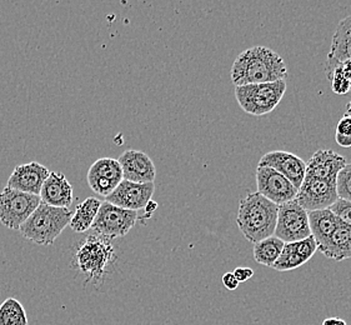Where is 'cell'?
Returning <instances> with one entry per match:
<instances>
[{
    "instance_id": "1",
    "label": "cell",
    "mask_w": 351,
    "mask_h": 325,
    "mask_svg": "<svg viewBox=\"0 0 351 325\" xmlns=\"http://www.w3.org/2000/svg\"><path fill=\"white\" fill-rule=\"evenodd\" d=\"M230 75L235 86L265 84L285 80L288 68L276 51L259 45L240 53L232 63Z\"/></svg>"
},
{
    "instance_id": "2",
    "label": "cell",
    "mask_w": 351,
    "mask_h": 325,
    "mask_svg": "<svg viewBox=\"0 0 351 325\" xmlns=\"http://www.w3.org/2000/svg\"><path fill=\"white\" fill-rule=\"evenodd\" d=\"M115 261L117 252L112 241L95 233L85 237L77 244L71 264L77 276L83 278L84 285H98L104 283Z\"/></svg>"
},
{
    "instance_id": "3",
    "label": "cell",
    "mask_w": 351,
    "mask_h": 325,
    "mask_svg": "<svg viewBox=\"0 0 351 325\" xmlns=\"http://www.w3.org/2000/svg\"><path fill=\"white\" fill-rule=\"evenodd\" d=\"M279 205L267 200L258 191L249 193L240 200L237 224L246 241L252 243L273 237L278 220Z\"/></svg>"
},
{
    "instance_id": "4",
    "label": "cell",
    "mask_w": 351,
    "mask_h": 325,
    "mask_svg": "<svg viewBox=\"0 0 351 325\" xmlns=\"http://www.w3.org/2000/svg\"><path fill=\"white\" fill-rule=\"evenodd\" d=\"M73 213L69 209L43 204L38 206L19 232L27 241L38 245H51L56 238L69 226Z\"/></svg>"
},
{
    "instance_id": "5",
    "label": "cell",
    "mask_w": 351,
    "mask_h": 325,
    "mask_svg": "<svg viewBox=\"0 0 351 325\" xmlns=\"http://www.w3.org/2000/svg\"><path fill=\"white\" fill-rule=\"evenodd\" d=\"M285 92L287 82L278 80L265 84L235 86V98L245 113L261 117L271 113L280 104Z\"/></svg>"
},
{
    "instance_id": "6",
    "label": "cell",
    "mask_w": 351,
    "mask_h": 325,
    "mask_svg": "<svg viewBox=\"0 0 351 325\" xmlns=\"http://www.w3.org/2000/svg\"><path fill=\"white\" fill-rule=\"evenodd\" d=\"M40 203L39 195L5 186L0 193V223L8 229L19 230Z\"/></svg>"
},
{
    "instance_id": "7",
    "label": "cell",
    "mask_w": 351,
    "mask_h": 325,
    "mask_svg": "<svg viewBox=\"0 0 351 325\" xmlns=\"http://www.w3.org/2000/svg\"><path fill=\"white\" fill-rule=\"evenodd\" d=\"M138 219V212L127 210L104 202L100 205L92 229L99 235L112 241L115 238L125 237L133 229Z\"/></svg>"
},
{
    "instance_id": "8",
    "label": "cell",
    "mask_w": 351,
    "mask_h": 325,
    "mask_svg": "<svg viewBox=\"0 0 351 325\" xmlns=\"http://www.w3.org/2000/svg\"><path fill=\"white\" fill-rule=\"evenodd\" d=\"M274 235L284 243L302 241L311 237L308 212L296 200L279 205Z\"/></svg>"
},
{
    "instance_id": "9",
    "label": "cell",
    "mask_w": 351,
    "mask_h": 325,
    "mask_svg": "<svg viewBox=\"0 0 351 325\" xmlns=\"http://www.w3.org/2000/svg\"><path fill=\"white\" fill-rule=\"evenodd\" d=\"M337 199V179L305 177L295 200L306 212H314L329 209Z\"/></svg>"
},
{
    "instance_id": "10",
    "label": "cell",
    "mask_w": 351,
    "mask_h": 325,
    "mask_svg": "<svg viewBox=\"0 0 351 325\" xmlns=\"http://www.w3.org/2000/svg\"><path fill=\"white\" fill-rule=\"evenodd\" d=\"M258 193L274 204L282 205L295 200L298 189L276 170L267 167L256 168Z\"/></svg>"
},
{
    "instance_id": "11",
    "label": "cell",
    "mask_w": 351,
    "mask_h": 325,
    "mask_svg": "<svg viewBox=\"0 0 351 325\" xmlns=\"http://www.w3.org/2000/svg\"><path fill=\"white\" fill-rule=\"evenodd\" d=\"M154 191V183L139 184L121 180L117 189L106 197V202L127 210L138 212L152 200Z\"/></svg>"
},
{
    "instance_id": "12",
    "label": "cell",
    "mask_w": 351,
    "mask_h": 325,
    "mask_svg": "<svg viewBox=\"0 0 351 325\" xmlns=\"http://www.w3.org/2000/svg\"><path fill=\"white\" fill-rule=\"evenodd\" d=\"M258 167H267L276 170L282 177L287 178L298 191L306 176V162L295 154L284 150H274L264 154L260 158Z\"/></svg>"
},
{
    "instance_id": "13",
    "label": "cell",
    "mask_w": 351,
    "mask_h": 325,
    "mask_svg": "<svg viewBox=\"0 0 351 325\" xmlns=\"http://www.w3.org/2000/svg\"><path fill=\"white\" fill-rule=\"evenodd\" d=\"M123 180L133 183H154L156 169L150 156L141 150H125L118 159Z\"/></svg>"
},
{
    "instance_id": "14",
    "label": "cell",
    "mask_w": 351,
    "mask_h": 325,
    "mask_svg": "<svg viewBox=\"0 0 351 325\" xmlns=\"http://www.w3.org/2000/svg\"><path fill=\"white\" fill-rule=\"evenodd\" d=\"M50 170L40 162H30L15 167L7 186L32 195H39L43 184L49 177Z\"/></svg>"
},
{
    "instance_id": "15",
    "label": "cell",
    "mask_w": 351,
    "mask_h": 325,
    "mask_svg": "<svg viewBox=\"0 0 351 325\" xmlns=\"http://www.w3.org/2000/svg\"><path fill=\"white\" fill-rule=\"evenodd\" d=\"M317 252V244L313 237L302 241L285 243L279 259L275 262L273 269L278 272H289L300 268L309 262Z\"/></svg>"
},
{
    "instance_id": "16",
    "label": "cell",
    "mask_w": 351,
    "mask_h": 325,
    "mask_svg": "<svg viewBox=\"0 0 351 325\" xmlns=\"http://www.w3.org/2000/svg\"><path fill=\"white\" fill-rule=\"evenodd\" d=\"M39 198L43 204L69 209L73 204L74 191L63 173L50 171L49 177L43 184Z\"/></svg>"
},
{
    "instance_id": "17",
    "label": "cell",
    "mask_w": 351,
    "mask_h": 325,
    "mask_svg": "<svg viewBox=\"0 0 351 325\" xmlns=\"http://www.w3.org/2000/svg\"><path fill=\"white\" fill-rule=\"evenodd\" d=\"M344 156L334 150L320 149L306 162V176L320 179H337L339 171L346 165Z\"/></svg>"
},
{
    "instance_id": "18",
    "label": "cell",
    "mask_w": 351,
    "mask_h": 325,
    "mask_svg": "<svg viewBox=\"0 0 351 325\" xmlns=\"http://www.w3.org/2000/svg\"><path fill=\"white\" fill-rule=\"evenodd\" d=\"M351 60V15L339 21L326 59V75L339 64Z\"/></svg>"
},
{
    "instance_id": "19",
    "label": "cell",
    "mask_w": 351,
    "mask_h": 325,
    "mask_svg": "<svg viewBox=\"0 0 351 325\" xmlns=\"http://www.w3.org/2000/svg\"><path fill=\"white\" fill-rule=\"evenodd\" d=\"M320 253L335 262H343L351 258V226L343 221L337 226L335 232L331 234L329 241L323 247L317 248Z\"/></svg>"
},
{
    "instance_id": "20",
    "label": "cell",
    "mask_w": 351,
    "mask_h": 325,
    "mask_svg": "<svg viewBox=\"0 0 351 325\" xmlns=\"http://www.w3.org/2000/svg\"><path fill=\"white\" fill-rule=\"evenodd\" d=\"M310 232L311 237L315 239L317 248L323 247L329 241L331 234L335 232L340 220L330 209H322L308 212Z\"/></svg>"
},
{
    "instance_id": "21",
    "label": "cell",
    "mask_w": 351,
    "mask_h": 325,
    "mask_svg": "<svg viewBox=\"0 0 351 325\" xmlns=\"http://www.w3.org/2000/svg\"><path fill=\"white\" fill-rule=\"evenodd\" d=\"M100 205L101 202L94 197L86 198L84 202L77 205L69 223L71 230H74L75 233H85L89 229H92L93 223L100 209Z\"/></svg>"
},
{
    "instance_id": "22",
    "label": "cell",
    "mask_w": 351,
    "mask_h": 325,
    "mask_svg": "<svg viewBox=\"0 0 351 325\" xmlns=\"http://www.w3.org/2000/svg\"><path fill=\"white\" fill-rule=\"evenodd\" d=\"M284 244L285 243L280 241L279 238H276L275 235L255 243L254 244V258H255V262L263 264L265 267L273 268L275 262L280 256Z\"/></svg>"
},
{
    "instance_id": "23",
    "label": "cell",
    "mask_w": 351,
    "mask_h": 325,
    "mask_svg": "<svg viewBox=\"0 0 351 325\" xmlns=\"http://www.w3.org/2000/svg\"><path fill=\"white\" fill-rule=\"evenodd\" d=\"M86 178L104 179V180L120 184V182L123 180V170L117 159L101 158L97 162H93L90 169L86 174Z\"/></svg>"
},
{
    "instance_id": "24",
    "label": "cell",
    "mask_w": 351,
    "mask_h": 325,
    "mask_svg": "<svg viewBox=\"0 0 351 325\" xmlns=\"http://www.w3.org/2000/svg\"><path fill=\"white\" fill-rule=\"evenodd\" d=\"M27 311L19 300L7 298L0 304V325H28Z\"/></svg>"
},
{
    "instance_id": "25",
    "label": "cell",
    "mask_w": 351,
    "mask_h": 325,
    "mask_svg": "<svg viewBox=\"0 0 351 325\" xmlns=\"http://www.w3.org/2000/svg\"><path fill=\"white\" fill-rule=\"evenodd\" d=\"M331 82L332 92L337 94H348L351 91V60L339 64L334 71L328 75Z\"/></svg>"
},
{
    "instance_id": "26",
    "label": "cell",
    "mask_w": 351,
    "mask_h": 325,
    "mask_svg": "<svg viewBox=\"0 0 351 325\" xmlns=\"http://www.w3.org/2000/svg\"><path fill=\"white\" fill-rule=\"evenodd\" d=\"M337 191L339 199L351 202V162L346 164L337 174Z\"/></svg>"
},
{
    "instance_id": "27",
    "label": "cell",
    "mask_w": 351,
    "mask_h": 325,
    "mask_svg": "<svg viewBox=\"0 0 351 325\" xmlns=\"http://www.w3.org/2000/svg\"><path fill=\"white\" fill-rule=\"evenodd\" d=\"M329 209L337 215L340 221H343L346 226H351V202L344 199H337Z\"/></svg>"
},
{
    "instance_id": "28",
    "label": "cell",
    "mask_w": 351,
    "mask_h": 325,
    "mask_svg": "<svg viewBox=\"0 0 351 325\" xmlns=\"http://www.w3.org/2000/svg\"><path fill=\"white\" fill-rule=\"evenodd\" d=\"M337 134L351 135V115H344L337 125Z\"/></svg>"
},
{
    "instance_id": "29",
    "label": "cell",
    "mask_w": 351,
    "mask_h": 325,
    "mask_svg": "<svg viewBox=\"0 0 351 325\" xmlns=\"http://www.w3.org/2000/svg\"><path fill=\"white\" fill-rule=\"evenodd\" d=\"M232 274L239 283H245L250 278H253L254 270L250 268H237L232 272Z\"/></svg>"
},
{
    "instance_id": "30",
    "label": "cell",
    "mask_w": 351,
    "mask_h": 325,
    "mask_svg": "<svg viewBox=\"0 0 351 325\" xmlns=\"http://www.w3.org/2000/svg\"><path fill=\"white\" fill-rule=\"evenodd\" d=\"M223 284L228 290H237L240 283L232 273H225L223 276Z\"/></svg>"
},
{
    "instance_id": "31",
    "label": "cell",
    "mask_w": 351,
    "mask_h": 325,
    "mask_svg": "<svg viewBox=\"0 0 351 325\" xmlns=\"http://www.w3.org/2000/svg\"><path fill=\"white\" fill-rule=\"evenodd\" d=\"M335 141L337 144L343 148H350L351 147V135H335Z\"/></svg>"
},
{
    "instance_id": "32",
    "label": "cell",
    "mask_w": 351,
    "mask_h": 325,
    "mask_svg": "<svg viewBox=\"0 0 351 325\" xmlns=\"http://www.w3.org/2000/svg\"><path fill=\"white\" fill-rule=\"evenodd\" d=\"M156 209H158V203L150 200L148 204H147V206H145V217L150 218Z\"/></svg>"
},
{
    "instance_id": "33",
    "label": "cell",
    "mask_w": 351,
    "mask_h": 325,
    "mask_svg": "<svg viewBox=\"0 0 351 325\" xmlns=\"http://www.w3.org/2000/svg\"><path fill=\"white\" fill-rule=\"evenodd\" d=\"M322 325H348L344 319L341 318H326Z\"/></svg>"
},
{
    "instance_id": "34",
    "label": "cell",
    "mask_w": 351,
    "mask_h": 325,
    "mask_svg": "<svg viewBox=\"0 0 351 325\" xmlns=\"http://www.w3.org/2000/svg\"><path fill=\"white\" fill-rule=\"evenodd\" d=\"M350 93H351V91H350Z\"/></svg>"
}]
</instances>
